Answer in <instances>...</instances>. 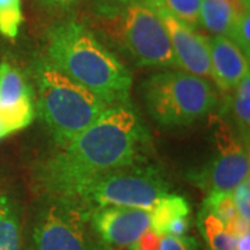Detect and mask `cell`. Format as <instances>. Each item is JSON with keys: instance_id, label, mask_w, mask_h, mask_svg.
<instances>
[{"instance_id": "cell-1", "label": "cell", "mask_w": 250, "mask_h": 250, "mask_svg": "<svg viewBox=\"0 0 250 250\" xmlns=\"http://www.w3.org/2000/svg\"><path fill=\"white\" fill-rule=\"evenodd\" d=\"M147 132L131 106L107 107L62 152L36 171L45 195L68 197L83 179L100 172L141 164Z\"/></svg>"}, {"instance_id": "cell-2", "label": "cell", "mask_w": 250, "mask_h": 250, "mask_svg": "<svg viewBox=\"0 0 250 250\" xmlns=\"http://www.w3.org/2000/svg\"><path fill=\"white\" fill-rule=\"evenodd\" d=\"M45 59L108 107L131 106V72L85 25L74 21L53 25L46 36Z\"/></svg>"}, {"instance_id": "cell-3", "label": "cell", "mask_w": 250, "mask_h": 250, "mask_svg": "<svg viewBox=\"0 0 250 250\" xmlns=\"http://www.w3.org/2000/svg\"><path fill=\"white\" fill-rule=\"evenodd\" d=\"M35 82L39 116L60 147L68 146L108 107L46 59L36 62Z\"/></svg>"}, {"instance_id": "cell-4", "label": "cell", "mask_w": 250, "mask_h": 250, "mask_svg": "<svg viewBox=\"0 0 250 250\" xmlns=\"http://www.w3.org/2000/svg\"><path fill=\"white\" fill-rule=\"evenodd\" d=\"M141 93L149 116L167 128L195 124L218 103L217 92L207 78L177 68L147 77Z\"/></svg>"}, {"instance_id": "cell-5", "label": "cell", "mask_w": 250, "mask_h": 250, "mask_svg": "<svg viewBox=\"0 0 250 250\" xmlns=\"http://www.w3.org/2000/svg\"><path fill=\"white\" fill-rule=\"evenodd\" d=\"M168 193L170 184L160 172L141 163L83 179L65 199H71L88 210L117 206L149 211Z\"/></svg>"}, {"instance_id": "cell-6", "label": "cell", "mask_w": 250, "mask_h": 250, "mask_svg": "<svg viewBox=\"0 0 250 250\" xmlns=\"http://www.w3.org/2000/svg\"><path fill=\"white\" fill-rule=\"evenodd\" d=\"M29 250H100L90 210L71 199L46 195L32 220Z\"/></svg>"}, {"instance_id": "cell-7", "label": "cell", "mask_w": 250, "mask_h": 250, "mask_svg": "<svg viewBox=\"0 0 250 250\" xmlns=\"http://www.w3.org/2000/svg\"><path fill=\"white\" fill-rule=\"evenodd\" d=\"M120 35L136 64L154 68H179L170 38L157 13L145 0H124Z\"/></svg>"}, {"instance_id": "cell-8", "label": "cell", "mask_w": 250, "mask_h": 250, "mask_svg": "<svg viewBox=\"0 0 250 250\" xmlns=\"http://www.w3.org/2000/svg\"><path fill=\"white\" fill-rule=\"evenodd\" d=\"M215 153L211 161L196 172L192 179L206 193L232 192L249 178L248 147L236 138L225 121H217L214 128Z\"/></svg>"}, {"instance_id": "cell-9", "label": "cell", "mask_w": 250, "mask_h": 250, "mask_svg": "<svg viewBox=\"0 0 250 250\" xmlns=\"http://www.w3.org/2000/svg\"><path fill=\"white\" fill-rule=\"evenodd\" d=\"M90 225L104 246L126 249L149 229V211L117 206L98 207L90 210Z\"/></svg>"}, {"instance_id": "cell-10", "label": "cell", "mask_w": 250, "mask_h": 250, "mask_svg": "<svg viewBox=\"0 0 250 250\" xmlns=\"http://www.w3.org/2000/svg\"><path fill=\"white\" fill-rule=\"evenodd\" d=\"M147 4L157 13L168 34L179 68L202 78H211L210 56L206 36L200 35L197 29L187 25L160 6L152 3Z\"/></svg>"}, {"instance_id": "cell-11", "label": "cell", "mask_w": 250, "mask_h": 250, "mask_svg": "<svg viewBox=\"0 0 250 250\" xmlns=\"http://www.w3.org/2000/svg\"><path fill=\"white\" fill-rule=\"evenodd\" d=\"M35 118L32 89L22 72L9 62L0 64V125L6 136L24 129Z\"/></svg>"}, {"instance_id": "cell-12", "label": "cell", "mask_w": 250, "mask_h": 250, "mask_svg": "<svg viewBox=\"0 0 250 250\" xmlns=\"http://www.w3.org/2000/svg\"><path fill=\"white\" fill-rule=\"evenodd\" d=\"M211 78L225 92L233 90L249 75V57L229 38L214 35L207 38Z\"/></svg>"}, {"instance_id": "cell-13", "label": "cell", "mask_w": 250, "mask_h": 250, "mask_svg": "<svg viewBox=\"0 0 250 250\" xmlns=\"http://www.w3.org/2000/svg\"><path fill=\"white\" fill-rule=\"evenodd\" d=\"M235 0H202L200 25L213 35L229 36L239 11Z\"/></svg>"}, {"instance_id": "cell-14", "label": "cell", "mask_w": 250, "mask_h": 250, "mask_svg": "<svg viewBox=\"0 0 250 250\" xmlns=\"http://www.w3.org/2000/svg\"><path fill=\"white\" fill-rule=\"evenodd\" d=\"M190 215V206L185 197L168 193L149 210V229L159 235H166V231L172 221L181 217Z\"/></svg>"}, {"instance_id": "cell-15", "label": "cell", "mask_w": 250, "mask_h": 250, "mask_svg": "<svg viewBox=\"0 0 250 250\" xmlns=\"http://www.w3.org/2000/svg\"><path fill=\"white\" fill-rule=\"evenodd\" d=\"M21 218L17 202L0 195V250H21Z\"/></svg>"}, {"instance_id": "cell-16", "label": "cell", "mask_w": 250, "mask_h": 250, "mask_svg": "<svg viewBox=\"0 0 250 250\" xmlns=\"http://www.w3.org/2000/svg\"><path fill=\"white\" fill-rule=\"evenodd\" d=\"M199 231L203 235L210 250H233L236 236H233L225 227V224L211 214L205 207L200 208L197 215Z\"/></svg>"}, {"instance_id": "cell-17", "label": "cell", "mask_w": 250, "mask_h": 250, "mask_svg": "<svg viewBox=\"0 0 250 250\" xmlns=\"http://www.w3.org/2000/svg\"><path fill=\"white\" fill-rule=\"evenodd\" d=\"M233 90V123L239 135V141L248 146L250 132V75H246Z\"/></svg>"}, {"instance_id": "cell-18", "label": "cell", "mask_w": 250, "mask_h": 250, "mask_svg": "<svg viewBox=\"0 0 250 250\" xmlns=\"http://www.w3.org/2000/svg\"><path fill=\"white\" fill-rule=\"evenodd\" d=\"M202 207H205L206 210L214 214L218 220H221L225 224L227 229L232 233L233 225L239 218L236 207H235V202H233L232 192L208 193Z\"/></svg>"}, {"instance_id": "cell-19", "label": "cell", "mask_w": 250, "mask_h": 250, "mask_svg": "<svg viewBox=\"0 0 250 250\" xmlns=\"http://www.w3.org/2000/svg\"><path fill=\"white\" fill-rule=\"evenodd\" d=\"M146 1L157 4L164 10H167L174 17H177L193 29L200 27L202 0H146Z\"/></svg>"}, {"instance_id": "cell-20", "label": "cell", "mask_w": 250, "mask_h": 250, "mask_svg": "<svg viewBox=\"0 0 250 250\" xmlns=\"http://www.w3.org/2000/svg\"><path fill=\"white\" fill-rule=\"evenodd\" d=\"M21 24V0H0V34L9 39H14L18 35Z\"/></svg>"}, {"instance_id": "cell-21", "label": "cell", "mask_w": 250, "mask_h": 250, "mask_svg": "<svg viewBox=\"0 0 250 250\" xmlns=\"http://www.w3.org/2000/svg\"><path fill=\"white\" fill-rule=\"evenodd\" d=\"M249 28H250V14L246 10H241L236 21L233 24L232 31L229 34V39L235 42L238 47L241 49L243 53L249 57L250 54V38H249Z\"/></svg>"}, {"instance_id": "cell-22", "label": "cell", "mask_w": 250, "mask_h": 250, "mask_svg": "<svg viewBox=\"0 0 250 250\" xmlns=\"http://www.w3.org/2000/svg\"><path fill=\"white\" fill-rule=\"evenodd\" d=\"M232 197L239 218L250 221V184L249 178L241 182L232 190Z\"/></svg>"}, {"instance_id": "cell-23", "label": "cell", "mask_w": 250, "mask_h": 250, "mask_svg": "<svg viewBox=\"0 0 250 250\" xmlns=\"http://www.w3.org/2000/svg\"><path fill=\"white\" fill-rule=\"evenodd\" d=\"M159 250H200L199 242L193 236H161V245Z\"/></svg>"}, {"instance_id": "cell-24", "label": "cell", "mask_w": 250, "mask_h": 250, "mask_svg": "<svg viewBox=\"0 0 250 250\" xmlns=\"http://www.w3.org/2000/svg\"><path fill=\"white\" fill-rule=\"evenodd\" d=\"M161 245V235L147 229L146 232L141 235V238L134 242L126 250H159Z\"/></svg>"}, {"instance_id": "cell-25", "label": "cell", "mask_w": 250, "mask_h": 250, "mask_svg": "<svg viewBox=\"0 0 250 250\" xmlns=\"http://www.w3.org/2000/svg\"><path fill=\"white\" fill-rule=\"evenodd\" d=\"M41 7L52 13H67L77 9L83 0H36Z\"/></svg>"}, {"instance_id": "cell-26", "label": "cell", "mask_w": 250, "mask_h": 250, "mask_svg": "<svg viewBox=\"0 0 250 250\" xmlns=\"http://www.w3.org/2000/svg\"><path fill=\"white\" fill-rule=\"evenodd\" d=\"M233 250H250V232L236 236Z\"/></svg>"}, {"instance_id": "cell-27", "label": "cell", "mask_w": 250, "mask_h": 250, "mask_svg": "<svg viewBox=\"0 0 250 250\" xmlns=\"http://www.w3.org/2000/svg\"><path fill=\"white\" fill-rule=\"evenodd\" d=\"M239 4H241V9L242 10H246V11H249L250 10V0H236Z\"/></svg>"}, {"instance_id": "cell-28", "label": "cell", "mask_w": 250, "mask_h": 250, "mask_svg": "<svg viewBox=\"0 0 250 250\" xmlns=\"http://www.w3.org/2000/svg\"><path fill=\"white\" fill-rule=\"evenodd\" d=\"M4 136H6V134H4V131H3V128H1V125H0V139L4 138Z\"/></svg>"}, {"instance_id": "cell-29", "label": "cell", "mask_w": 250, "mask_h": 250, "mask_svg": "<svg viewBox=\"0 0 250 250\" xmlns=\"http://www.w3.org/2000/svg\"><path fill=\"white\" fill-rule=\"evenodd\" d=\"M235 1H236V0H235Z\"/></svg>"}]
</instances>
